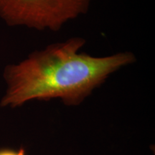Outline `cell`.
<instances>
[{
    "label": "cell",
    "instance_id": "2",
    "mask_svg": "<svg viewBox=\"0 0 155 155\" xmlns=\"http://www.w3.org/2000/svg\"><path fill=\"white\" fill-rule=\"evenodd\" d=\"M94 0H0V17L9 26L58 32L86 14Z\"/></svg>",
    "mask_w": 155,
    "mask_h": 155
},
{
    "label": "cell",
    "instance_id": "3",
    "mask_svg": "<svg viewBox=\"0 0 155 155\" xmlns=\"http://www.w3.org/2000/svg\"><path fill=\"white\" fill-rule=\"evenodd\" d=\"M0 155H25V152L23 149L18 151L12 150H0Z\"/></svg>",
    "mask_w": 155,
    "mask_h": 155
},
{
    "label": "cell",
    "instance_id": "1",
    "mask_svg": "<svg viewBox=\"0 0 155 155\" xmlns=\"http://www.w3.org/2000/svg\"><path fill=\"white\" fill-rule=\"evenodd\" d=\"M85 44L84 38L74 37L7 65L4 71L7 88L1 106L15 108L31 100L53 98L78 105L112 74L137 61L129 51L103 57L81 53Z\"/></svg>",
    "mask_w": 155,
    "mask_h": 155
}]
</instances>
